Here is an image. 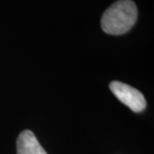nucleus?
<instances>
[{
	"label": "nucleus",
	"instance_id": "nucleus-1",
	"mask_svg": "<svg viewBox=\"0 0 154 154\" xmlns=\"http://www.w3.org/2000/svg\"><path fill=\"white\" fill-rule=\"evenodd\" d=\"M138 11L132 0H118L104 12L101 28L105 33L121 35L128 32L137 21Z\"/></svg>",
	"mask_w": 154,
	"mask_h": 154
},
{
	"label": "nucleus",
	"instance_id": "nucleus-2",
	"mask_svg": "<svg viewBox=\"0 0 154 154\" xmlns=\"http://www.w3.org/2000/svg\"><path fill=\"white\" fill-rule=\"evenodd\" d=\"M109 87L112 94L134 112H141L146 109V101L139 90L117 81L110 82Z\"/></svg>",
	"mask_w": 154,
	"mask_h": 154
},
{
	"label": "nucleus",
	"instance_id": "nucleus-3",
	"mask_svg": "<svg viewBox=\"0 0 154 154\" xmlns=\"http://www.w3.org/2000/svg\"><path fill=\"white\" fill-rule=\"evenodd\" d=\"M17 154H47L31 130L22 131L17 140Z\"/></svg>",
	"mask_w": 154,
	"mask_h": 154
}]
</instances>
